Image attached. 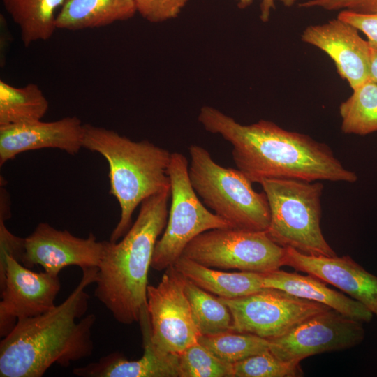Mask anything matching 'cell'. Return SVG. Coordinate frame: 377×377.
<instances>
[{
	"mask_svg": "<svg viewBox=\"0 0 377 377\" xmlns=\"http://www.w3.org/2000/svg\"><path fill=\"white\" fill-rule=\"evenodd\" d=\"M198 121L232 147L237 168L252 183L265 179L353 183L356 174L346 169L331 148L311 137L261 119L243 125L212 106H203Z\"/></svg>",
	"mask_w": 377,
	"mask_h": 377,
	"instance_id": "obj_1",
	"label": "cell"
},
{
	"mask_svg": "<svg viewBox=\"0 0 377 377\" xmlns=\"http://www.w3.org/2000/svg\"><path fill=\"white\" fill-rule=\"evenodd\" d=\"M98 267L82 269V278L60 304L40 315L17 320L0 342L1 377H41L57 364L68 367L91 356L94 314H88L85 288L96 281Z\"/></svg>",
	"mask_w": 377,
	"mask_h": 377,
	"instance_id": "obj_2",
	"label": "cell"
},
{
	"mask_svg": "<svg viewBox=\"0 0 377 377\" xmlns=\"http://www.w3.org/2000/svg\"><path fill=\"white\" fill-rule=\"evenodd\" d=\"M170 197L168 189L145 199L122 239L104 240L94 294L121 324L139 323L147 308L148 272L158 237L166 226Z\"/></svg>",
	"mask_w": 377,
	"mask_h": 377,
	"instance_id": "obj_3",
	"label": "cell"
},
{
	"mask_svg": "<svg viewBox=\"0 0 377 377\" xmlns=\"http://www.w3.org/2000/svg\"><path fill=\"white\" fill-rule=\"evenodd\" d=\"M82 146L108 163L110 193L118 201L120 219L110 241L117 242L132 226L136 207L147 198L170 189L171 154L148 140L133 141L117 132L84 124Z\"/></svg>",
	"mask_w": 377,
	"mask_h": 377,
	"instance_id": "obj_4",
	"label": "cell"
},
{
	"mask_svg": "<svg viewBox=\"0 0 377 377\" xmlns=\"http://www.w3.org/2000/svg\"><path fill=\"white\" fill-rule=\"evenodd\" d=\"M260 184L269 204L266 233L272 241L309 256H337L320 228L323 184L320 181L265 179Z\"/></svg>",
	"mask_w": 377,
	"mask_h": 377,
	"instance_id": "obj_5",
	"label": "cell"
},
{
	"mask_svg": "<svg viewBox=\"0 0 377 377\" xmlns=\"http://www.w3.org/2000/svg\"><path fill=\"white\" fill-rule=\"evenodd\" d=\"M188 151L190 180L203 202L232 228L266 231L270 212L265 192H256L239 170L217 164L201 146L191 145Z\"/></svg>",
	"mask_w": 377,
	"mask_h": 377,
	"instance_id": "obj_6",
	"label": "cell"
},
{
	"mask_svg": "<svg viewBox=\"0 0 377 377\" xmlns=\"http://www.w3.org/2000/svg\"><path fill=\"white\" fill-rule=\"evenodd\" d=\"M168 175L171 206L151 263V267L157 271L173 266L187 244L200 234L215 228H232L199 200L190 180L188 161L183 154H171Z\"/></svg>",
	"mask_w": 377,
	"mask_h": 377,
	"instance_id": "obj_7",
	"label": "cell"
},
{
	"mask_svg": "<svg viewBox=\"0 0 377 377\" xmlns=\"http://www.w3.org/2000/svg\"><path fill=\"white\" fill-rule=\"evenodd\" d=\"M204 266L267 273L283 266L285 248L266 231L215 228L192 239L182 255Z\"/></svg>",
	"mask_w": 377,
	"mask_h": 377,
	"instance_id": "obj_8",
	"label": "cell"
},
{
	"mask_svg": "<svg viewBox=\"0 0 377 377\" xmlns=\"http://www.w3.org/2000/svg\"><path fill=\"white\" fill-rule=\"evenodd\" d=\"M219 298L232 313V330L267 340L279 338L308 318L331 309L274 288L233 299Z\"/></svg>",
	"mask_w": 377,
	"mask_h": 377,
	"instance_id": "obj_9",
	"label": "cell"
},
{
	"mask_svg": "<svg viewBox=\"0 0 377 377\" xmlns=\"http://www.w3.org/2000/svg\"><path fill=\"white\" fill-rule=\"evenodd\" d=\"M147 309L151 341L161 350L179 355L198 341L184 276L174 266L165 269L156 286L148 285Z\"/></svg>",
	"mask_w": 377,
	"mask_h": 377,
	"instance_id": "obj_10",
	"label": "cell"
},
{
	"mask_svg": "<svg viewBox=\"0 0 377 377\" xmlns=\"http://www.w3.org/2000/svg\"><path fill=\"white\" fill-rule=\"evenodd\" d=\"M364 336L363 323L330 309L269 340V350L282 361L300 363L311 355L353 348L362 343Z\"/></svg>",
	"mask_w": 377,
	"mask_h": 377,
	"instance_id": "obj_11",
	"label": "cell"
},
{
	"mask_svg": "<svg viewBox=\"0 0 377 377\" xmlns=\"http://www.w3.org/2000/svg\"><path fill=\"white\" fill-rule=\"evenodd\" d=\"M0 336L17 320L52 309L61 289L59 275L35 272L9 255L0 256Z\"/></svg>",
	"mask_w": 377,
	"mask_h": 377,
	"instance_id": "obj_12",
	"label": "cell"
},
{
	"mask_svg": "<svg viewBox=\"0 0 377 377\" xmlns=\"http://www.w3.org/2000/svg\"><path fill=\"white\" fill-rule=\"evenodd\" d=\"M103 253L104 241H98L94 234L87 238L77 237L42 222L23 238L17 260L29 269L40 265L45 272L59 275L70 265L78 266L82 270L98 268Z\"/></svg>",
	"mask_w": 377,
	"mask_h": 377,
	"instance_id": "obj_13",
	"label": "cell"
},
{
	"mask_svg": "<svg viewBox=\"0 0 377 377\" xmlns=\"http://www.w3.org/2000/svg\"><path fill=\"white\" fill-rule=\"evenodd\" d=\"M283 265L314 276L357 300L377 317V276L350 256H315L285 248Z\"/></svg>",
	"mask_w": 377,
	"mask_h": 377,
	"instance_id": "obj_14",
	"label": "cell"
},
{
	"mask_svg": "<svg viewBox=\"0 0 377 377\" xmlns=\"http://www.w3.org/2000/svg\"><path fill=\"white\" fill-rule=\"evenodd\" d=\"M302 40L325 52L339 75L353 89L369 80L371 47L353 25L339 18L307 27Z\"/></svg>",
	"mask_w": 377,
	"mask_h": 377,
	"instance_id": "obj_15",
	"label": "cell"
},
{
	"mask_svg": "<svg viewBox=\"0 0 377 377\" xmlns=\"http://www.w3.org/2000/svg\"><path fill=\"white\" fill-rule=\"evenodd\" d=\"M84 124L76 116L0 126V165L20 153L56 148L75 155L82 146Z\"/></svg>",
	"mask_w": 377,
	"mask_h": 377,
	"instance_id": "obj_16",
	"label": "cell"
},
{
	"mask_svg": "<svg viewBox=\"0 0 377 377\" xmlns=\"http://www.w3.org/2000/svg\"><path fill=\"white\" fill-rule=\"evenodd\" d=\"M142 337V356L129 360L119 352H112L98 361L75 368L81 377H179V355L166 353L152 342L151 325L146 308L139 321Z\"/></svg>",
	"mask_w": 377,
	"mask_h": 377,
	"instance_id": "obj_17",
	"label": "cell"
},
{
	"mask_svg": "<svg viewBox=\"0 0 377 377\" xmlns=\"http://www.w3.org/2000/svg\"><path fill=\"white\" fill-rule=\"evenodd\" d=\"M264 288L282 290L294 296L319 302L350 318L369 323L373 313L364 305L327 287L318 278L287 272L279 269L263 274Z\"/></svg>",
	"mask_w": 377,
	"mask_h": 377,
	"instance_id": "obj_18",
	"label": "cell"
},
{
	"mask_svg": "<svg viewBox=\"0 0 377 377\" xmlns=\"http://www.w3.org/2000/svg\"><path fill=\"white\" fill-rule=\"evenodd\" d=\"M173 266L182 275L200 288L222 298L240 297L264 288L261 273L216 270L183 256L176 260Z\"/></svg>",
	"mask_w": 377,
	"mask_h": 377,
	"instance_id": "obj_19",
	"label": "cell"
},
{
	"mask_svg": "<svg viewBox=\"0 0 377 377\" xmlns=\"http://www.w3.org/2000/svg\"><path fill=\"white\" fill-rule=\"evenodd\" d=\"M136 13L134 0H65L56 25L71 31L98 28L131 19Z\"/></svg>",
	"mask_w": 377,
	"mask_h": 377,
	"instance_id": "obj_20",
	"label": "cell"
},
{
	"mask_svg": "<svg viewBox=\"0 0 377 377\" xmlns=\"http://www.w3.org/2000/svg\"><path fill=\"white\" fill-rule=\"evenodd\" d=\"M65 0H2L5 10L20 29L25 47L50 38L57 29V13Z\"/></svg>",
	"mask_w": 377,
	"mask_h": 377,
	"instance_id": "obj_21",
	"label": "cell"
},
{
	"mask_svg": "<svg viewBox=\"0 0 377 377\" xmlns=\"http://www.w3.org/2000/svg\"><path fill=\"white\" fill-rule=\"evenodd\" d=\"M48 109L49 102L37 84L16 87L0 80V126L41 120Z\"/></svg>",
	"mask_w": 377,
	"mask_h": 377,
	"instance_id": "obj_22",
	"label": "cell"
},
{
	"mask_svg": "<svg viewBox=\"0 0 377 377\" xmlns=\"http://www.w3.org/2000/svg\"><path fill=\"white\" fill-rule=\"evenodd\" d=\"M184 285L200 336L232 330V313L219 297L214 296L184 276Z\"/></svg>",
	"mask_w": 377,
	"mask_h": 377,
	"instance_id": "obj_23",
	"label": "cell"
},
{
	"mask_svg": "<svg viewBox=\"0 0 377 377\" xmlns=\"http://www.w3.org/2000/svg\"><path fill=\"white\" fill-rule=\"evenodd\" d=\"M352 89L339 106L341 131L360 135L377 132V83L367 80Z\"/></svg>",
	"mask_w": 377,
	"mask_h": 377,
	"instance_id": "obj_24",
	"label": "cell"
},
{
	"mask_svg": "<svg viewBox=\"0 0 377 377\" xmlns=\"http://www.w3.org/2000/svg\"><path fill=\"white\" fill-rule=\"evenodd\" d=\"M198 342L221 361L232 364L269 350V340L234 330L200 336Z\"/></svg>",
	"mask_w": 377,
	"mask_h": 377,
	"instance_id": "obj_25",
	"label": "cell"
},
{
	"mask_svg": "<svg viewBox=\"0 0 377 377\" xmlns=\"http://www.w3.org/2000/svg\"><path fill=\"white\" fill-rule=\"evenodd\" d=\"M179 377H232V364L221 361L198 341L179 354Z\"/></svg>",
	"mask_w": 377,
	"mask_h": 377,
	"instance_id": "obj_26",
	"label": "cell"
},
{
	"mask_svg": "<svg viewBox=\"0 0 377 377\" xmlns=\"http://www.w3.org/2000/svg\"><path fill=\"white\" fill-rule=\"evenodd\" d=\"M232 377L302 376L300 363L284 362L269 350L250 356L232 364Z\"/></svg>",
	"mask_w": 377,
	"mask_h": 377,
	"instance_id": "obj_27",
	"label": "cell"
},
{
	"mask_svg": "<svg viewBox=\"0 0 377 377\" xmlns=\"http://www.w3.org/2000/svg\"><path fill=\"white\" fill-rule=\"evenodd\" d=\"M137 12L146 20L158 23L177 17L188 0H134Z\"/></svg>",
	"mask_w": 377,
	"mask_h": 377,
	"instance_id": "obj_28",
	"label": "cell"
},
{
	"mask_svg": "<svg viewBox=\"0 0 377 377\" xmlns=\"http://www.w3.org/2000/svg\"><path fill=\"white\" fill-rule=\"evenodd\" d=\"M300 6L320 7L328 10L344 9L365 15L377 13V0H309L300 3Z\"/></svg>",
	"mask_w": 377,
	"mask_h": 377,
	"instance_id": "obj_29",
	"label": "cell"
},
{
	"mask_svg": "<svg viewBox=\"0 0 377 377\" xmlns=\"http://www.w3.org/2000/svg\"><path fill=\"white\" fill-rule=\"evenodd\" d=\"M337 18L362 32L367 36L369 45L377 48V13L365 15L343 10L340 12Z\"/></svg>",
	"mask_w": 377,
	"mask_h": 377,
	"instance_id": "obj_30",
	"label": "cell"
},
{
	"mask_svg": "<svg viewBox=\"0 0 377 377\" xmlns=\"http://www.w3.org/2000/svg\"><path fill=\"white\" fill-rule=\"evenodd\" d=\"M237 3V6L244 9L250 6L253 0H235ZM275 8L274 0H261L260 3V17L263 22H267L269 18L272 9Z\"/></svg>",
	"mask_w": 377,
	"mask_h": 377,
	"instance_id": "obj_31",
	"label": "cell"
},
{
	"mask_svg": "<svg viewBox=\"0 0 377 377\" xmlns=\"http://www.w3.org/2000/svg\"><path fill=\"white\" fill-rule=\"evenodd\" d=\"M369 80L377 83V48H371Z\"/></svg>",
	"mask_w": 377,
	"mask_h": 377,
	"instance_id": "obj_32",
	"label": "cell"
},
{
	"mask_svg": "<svg viewBox=\"0 0 377 377\" xmlns=\"http://www.w3.org/2000/svg\"><path fill=\"white\" fill-rule=\"evenodd\" d=\"M286 6H291L297 0H279Z\"/></svg>",
	"mask_w": 377,
	"mask_h": 377,
	"instance_id": "obj_33",
	"label": "cell"
}]
</instances>
